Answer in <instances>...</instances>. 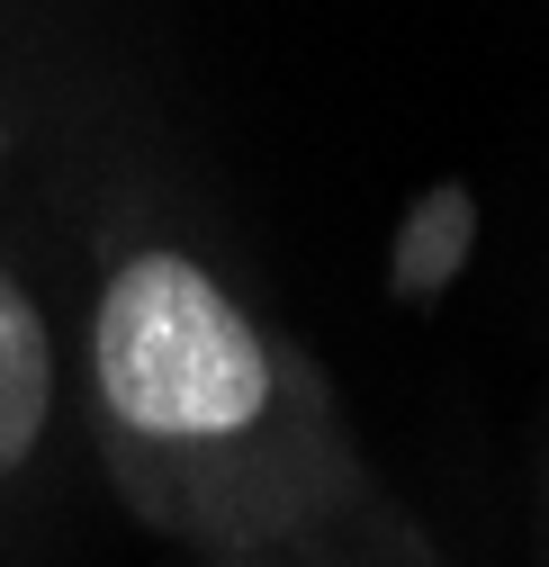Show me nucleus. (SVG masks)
I'll return each instance as SVG.
<instances>
[{"label":"nucleus","instance_id":"f257e3e1","mask_svg":"<svg viewBox=\"0 0 549 567\" xmlns=\"http://www.w3.org/2000/svg\"><path fill=\"white\" fill-rule=\"evenodd\" d=\"M108 477L172 540L270 558L370 514V477L307 370L198 244L117 235L82 324Z\"/></svg>","mask_w":549,"mask_h":567},{"label":"nucleus","instance_id":"f03ea898","mask_svg":"<svg viewBox=\"0 0 549 567\" xmlns=\"http://www.w3.org/2000/svg\"><path fill=\"white\" fill-rule=\"evenodd\" d=\"M54 324L28 289V270L0 252V486H19L54 433Z\"/></svg>","mask_w":549,"mask_h":567},{"label":"nucleus","instance_id":"7ed1b4c3","mask_svg":"<svg viewBox=\"0 0 549 567\" xmlns=\"http://www.w3.org/2000/svg\"><path fill=\"white\" fill-rule=\"evenodd\" d=\"M37 37H45V0H0V100H10L19 73L37 63Z\"/></svg>","mask_w":549,"mask_h":567}]
</instances>
